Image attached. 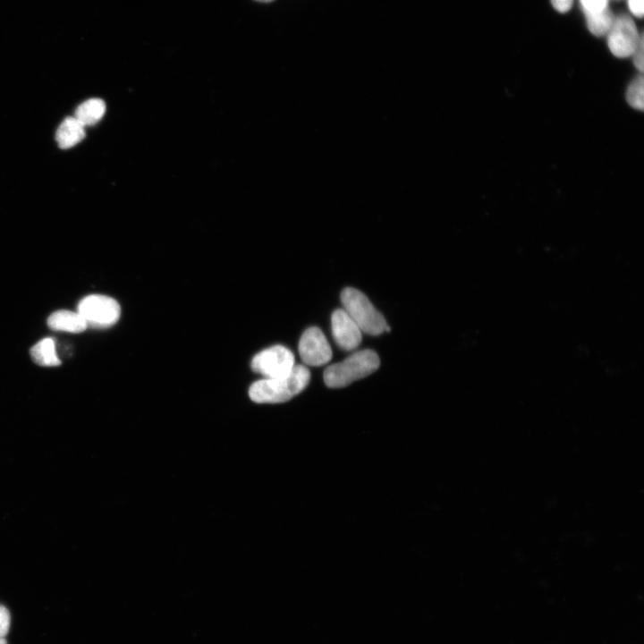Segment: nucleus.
I'll use <instances>...</instances> for the list:
<instances>
[{
	"label": "nucleus",
	"mask_w": 644,
	"mask_h": 644,
	"mask_svg": "<svg viewBox=\"0 0 644 644\" xmlns=\"http://www.w3.org/2000/svg\"><path fill=\"white\" fill-rule=\"evenodd\" d=\"M310 372L304 365H295L286 376L262 378L249 389L250 398L258 403L284 402L300 394L309 384Z\"/></svg>",
	"instance_id": "nucleus-1"
},
{
	"label": "nucleus",
	"mask_w": 644,
	"mask_h": 644,
	"mask_svg": "<svg viewBox=\"0 0 644 644\" xmlns=\"http://www.w3.org/2000/svg\"><path fill=\"white\" fill-rule=\"evenodd\" d=\"M380 360L372 350L355 352L341 362L328 366L324 371V382L331 388L345 387L378 369Z\"/></svg>",
	"instance_id": "nucleus-2"
},
{
	"label": "nucleus",
	"mask_w": 644,
	"mask_h": 644,
	"mask_svg": "<svg viewBox=\"0 0 644 644\" xmlns=\"http://www.w3.org/2000/svg\"><path fill=\"white\" fill-rule=\"evenodd\" d=\"M341 301L343 309L361 332L371 335L385 332L387 326L386 319L362 292L352 287L344 288L341 293Z\"/></svg>",
	"instance_id": "nucleus-3"
},
{
	"label": "nucleus",
	"mask_w": 644,
	"mask_h": 644,
	"mask_svg": "<svg viewBox=\"0 0 644 644\" xmlns=\"http://www.w3.org/2000/svg\"><path fill=\"white\" fill-rule=\"evenodd\" d=\"M77 311L88 326L106 328L114 325L121 315L119 303L113 298L102 294H90L78 304Z\"/></svg>",
	"instance_id": "nucleus-4"
},
{
	"label": "nucleus",
	"mask_w": 644,
	"mask_h": 644,
	"mask_svg": "<svg viewBox=\"0 0 644 644\" xmlns=\"http://www.w3.org/2000/svg\"><path fill=\"white\" fill-rule=\"evenodd\" d=\"M295 366L293 353L283 345H274L256 354L251 369L263 378H275L288 375Z\"/></svg>",
	"instance_id": "nucleus-5"
},
{
	"label": "nucleus",
	"mask_w": 644,
	"mask_h": 644,
	"mask_svg": "<svg viewBox=\"0 0 644 644\" xmlns=\"http://www.w3.org/2000/svg\"><path fill=\"white\" fill-rule=\"evenodd\" d=\"M641 35L631 16L620 14L606 34L607 46L614 56L626 58L632 55Z\"/></svg>",
	"instance_id": "nucleus-6"
},
{
	"label": "nucleus",
	"mask_w": 644,
	"mask_h": 644,
	"mask_svg": "<svg viewBox=\"0 0 644 644\" xmlns=\"http://www.w3.org/2000/svg\"><path fill=\"white\" fill-rule=\"evenodd\" d=\"M298 349L302 361L309 366L326 364L332 358V350L325 335L316 326L304 331Z\"/></svg>",
	"instance_id": "nucleus-7"
},
{
	"label": "nucleus",
	"mask_w": 644,
	"mask_h": 644,
	"mask_svg": "<svg viewBox=\"0 0 644 644\" xmlns=\"http://www.w3.org/2000/svg\"><path fill=\"white\" fill-rule=\"evenodd\" d=\"M331 326L334 340L342 350L352 351L360 345L361 330L344 309L333 312Z\"/></svg>",
	"instance_id": "nucleus-8"
},
{
	"label": "nucleus",
	"mask_w": 644,
	"mask_h": 644,
	"mask_svg": "<svg viewBox=\"0 0 644 644\" xmlns=\"http://www.w3.org/2000/svg\"><path fill=\"white\" fill-rule=\"evenodd\" d=\"M48 326L56 331L80 333L87 327L84 318L78 311L57 310L47 318Z\"/></svg>",
	"instance_id": "nucleus-9"
},
{
	"label": "nucleus",
	"mask_w": 644,
	"mask_h": 644,
	"mask_svg": "<svg viewBox=\"0 0 644 644\" xmlns=\"http://www.w3.org/2000/svg\"><path fill=\"white\" fill-rule=\"evenodd\" d=\"M85 137V127L74 117H66L59 125L55 139L61 148H70Z\"/></svg>",
	"instance_id": "nucleus-10"
},
{
	"label": "nucleus",
	"mask_w": 644,
	"mask_h": 644,
	"mask_svg": "<svg viewBox=\"0 0 644 644\" xmlns=\"http://www.w3.org/2000/svg\"><path fill=\"white\" fill-rule=\"evenodd\" d=\"M30 356L39 366L55 367L61 364L55 341L50 337L44 338L34 344L30 349Z\"/></svg>",
	"instance_id": "nucleus-11"
},
{
	"label": "nucleus",
	"mask_w": 644,
	"mask_h": 644,
	"mask_svg": "<svg viewBox=\"0 0 644 644\" xmlns=\"http://www.w3.org/2000/svg\"><path fill=\"white\" fill-rule=\"evenodd\" d=\"M106 112V104L102 99L90 98L81 103L75 110L74 117L84 126L96 124Z\"/></svg>",
	"instance_id": "nucleus-12"
},
{
	"label": "nucleus",
	"mask_w": 644,
	"mask_h": 644,
	"mask_svg": "<svg viewBox=\"0 0 644 644\" xmlns=\"http://www.w3.org/2000/svg\"><path fill=\"white\" fill-rule=\"evenodd\" d=\"M585 18L589 30L597 37L606 35L614 20L610 9L597 14L585 16Z\"/></svg>",
	"instance_id": "nucleus-13"
},
{
	"label": "nucleus",
	"mask_w": 644,
	"mask_h": 644,
	"mask_svg": "<svg viewBox=\"0 0 644 644\" xmlns=\"http://www.w3.org/2000/svg\"><path fill=\"white\" fill-rule=\"evenodd\" d=\"M628 104L638 110H643V77L638 75L629 85L626 91Z\"/></svg>",
	"instance_id": "nucleus-14"
},
{
	"label": "nucleus",
	"mask_w": 644,
	"mask_h": 644,
	"mask_svg": "<svg viewBox=\"0 0 644 644\" xmlns=\"http://www.w3.org/2000/svg\"><path fill=\"white\" fill-rule=\"evenodd\" d=\"M585 16L594 15L609 9L608 0H580Z\"/></svg>",
	"instance_id": "nucleus-15"
},
{
	"label": "nucleus",
	"mask_w": 644,
	"mask_h": 644,
	"mask_svg": "<svg viewBox=\"0 0 644 644\" xmlns=\"http://www.w3.org/2000/svg\"><path fill=\"white\" fill-rule=\"evenodd\" d=\"M11 615L9 610L0 605V639L4 638L10 629Z\"/></svg>",
	"instance_id": "nucleus-16"
},
{
	"label": "nucleus",
	"mask_w": 644,
	"mask_h": 644,
	"mask_svg": "<svg viewBox=\"0 0 644 644\" xmlns=\"http://www.w3.org/2000/svg\"><path fill=\"white\" fill-rule=\"evenodd\" d=\"M633 57V63L636 68L640 71H643V35H641L638 45L631 55Z\"/></svg>",
	"instance_id": "nucleus-17"
},
{
	"label": "nucleus",
	"mask_w": 644,
	"mask_h": 644,
	"mask_svg": "<svg viewBox=\"0 0 644 644\" xmlns=\"http://www.w3.org/2000/svg\"><path fill=\"white\" fill-rule=\"evenodd\" d=\"M628 6L634 16L638 18H641L643 16L644 0H628Z\"/></svg>",
	"instance_id": "nucleus-18"
},
{
	"label": "nucleus",
	"mask_w": 644,
	"mask_h": 644,
	"mask_svg": "<svg viewBox=\"0 0 644 644\" xmlns=\"http://www.w3.org/2000/svg\"><path fill=\"white\" fill-rule=\"evenodd\" d=\"M572 3L573 0H551L553 7L562 13L568 12L572 7Z\"/></svg>",
	"instance_id": "nucleus-19"
},
{
	"label": "nucleus",
	"mask_w": 644,
	"mask_h": 644,
	"mask_svg": "<svg viewBox=\"0 0 644 644\" xmlns=\"http://www.w3.org/2000/svg\"><path fill=\"white\" fill-rule=\"evenodd\" d=\"M0 644H7V641L4 638L0 639Z\"/></svg>",
	"instance_id": "nucleus-20"
},
{
	"label": "nucleus",
	"mask_w": 644,
	"mask_h": 644,
	"mask_svg": "<svg viewBox=\"0 0 644 644\" xmlns=\"http://www.w3.org/2000/svg\"><path fill=\"white\" fill-rule=\"evenodd\" d=\"M256 1L263 2V3H267V2H271V1H273V0H256Z\"/></svg>",
	"instance_id": "nucleus-21"
}]
</instances>
